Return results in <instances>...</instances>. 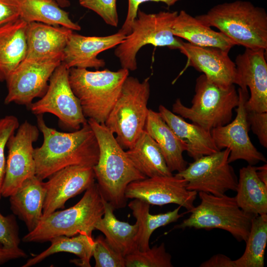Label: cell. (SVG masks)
<instances>
[{"mask_svg":"<svg viewBox=\"0 0 267 267\" xmlns=\"http://www.w3.org/2000/svg\"><path fill=\"white\" fill-rule=\"evenodd\" d=\"M26 257L27 255L26 253L19 247L7 249L0 244V265L12 260L24 258Z\"/></svg>","mask_w":267,"mask_h":267,"instance_id":"cell-42","label":"cell"},{"mask_svg":"<svg viewBox=\"0 0 267 267\" xmlns=\"http://www.w3.org/2000/svg\"><path fill=\"white\" fill-rule=\"evenodd\" d=\"M103 217L96 223L95 229L100 231L110 245L124 257L137 250L138 225L119 221L114 214V208L103 197Z\"/></svg>","mask_w":267,"mask_h":267,"instance_id":"cell-26","label":"cell"},{"mask_svg":"<svg viewBox=\"0 0 267 267\" xmlns=\"http://www.w3.org/2000/svg\"><path fill=\"white\" fill-rule=\"evenodd\" d=\"M196 18L206 26L218 29L235 45L267 50V12L250 1L236 0L219 4Z\"/></svg>","mask_w":267,"mask_h":267,"instance_id":"cell-3","label":"cell"},{"mask_svg":"<svg viewBox=\"0 0 267 267\" xmlns=\"http://www.w3.org/2000/svg\"><path fill=\"white\" fill-rule=\"evenodd\" d=\"M95 179L93 168L89 166H71L54 173L44 182L46 194L42 218L64 208L68 200L87 189Z\"/></svg>","mask_w":267,"mask_h":267,"instance_id":"cell-17","label":"cell"},{"mask_svg":"<svg viewBox=\"0 0 267 267\" xmlns=\"http://www.w3.org/2000/svg\"><path fill=\"white\" fill-rule=\"evenodd\" d=\"M247 118L250 128L258 137L260 144L267 147V112L247 111Z\"/></svg>","mask_w":267,"mask_h":267,"instance_id":"cell-38","label":"cell"},{"mask_svg":"<svg viewBox=\"0 0 267 267\" xmlns=\"http://www.w3.org/2000/svg\"><path fill=\"white\" fill-rule=\"evenodd\" d=\"M235 196L239 207L254 216L267 214V186L258 178L255 166L241 168Z\"/></svg>","mask_w":267,"mask_h":267,"instance_id":"cell-27","label":"cell"},{"mask_svg":"<svg viewBox=\"0 0 267 267\" xmlns=\"http://www.w3.org/2000/svg\"><path fill=\"white\" fill-rule=\"evenodd\" d=\"M45 194L44 182L35 176L24 181L9 197L11 211L25 223L29 232L37 227L43 218Z\"/></svg>","mask_w":267,"mask_h":267,"instance_id":"cell-21","label":"cell"},{"mask_svg":"<svg viewBox=\"0 0 267 267\" xmlns=\"http://www.w3.org/2000/svg\"><path fill=\"white\" fill-rule=\"evenodd\" d=\"M179 50L187 59L185 68L193 67L210 82L222 88L236 84V65L229 57L228 52L183 42Z\"/></svg>","mask_w":267,"mask_h":267,"instance_id":"cell-18","label":"cell"},{"mask_svg":"<svg viewBox=\"0 0 267 267\" xmlns=\"http://www.w3.org/2000/svg\"><path fill=\"white\" fill-rule=\"evenodd\" d=\"M24 0H0V27L13 22L20 17Z\"/></svg>","mask_w":267,"mask_h":267,"instance_id":"cell-40","label":"cell"},{"mask_svg":"<svg viewBox=\"0 0 267 267\" xmlns=\"http://www.w3.org/2000/svg\"><path fill=\"white\" fill-rule=\"evenodd\" d=\"M99 148L97 163L92 168L99 190L114 209L127 206L126 189L131 182L146 177L134 166L126 152L104 123L89 119Z\"/></svg>","mask_w":267,"mask_h":267,"instance_id":"cell-2","label":"cell"},{"mask_svg":"<svg viewBox=\"0 0 267 267\" xmlns=\"http://www.w3.org/2000/svg\"><path fill=\"white\" fill-rule=\"evenodd\" d=\"M117 0H79L80 4L98 14L108 25L117 27L119 17Z\"/></svg>","mask_w":267,"mask_h":267,"instance_id":"cell-35","label":"cell"},{"mask_svg":"<svg viewBox=\"0 0 267 267\" xmlns=\"http://www.w3.org/2000/svg\"><path fill=\"white\" fill-rule=\"evenodd\" d=\"M266 51L246 48L235 59L236 85L243 90H248V88L250 90V95L245 104L247 111L267 112Z\"/></svg>","mask_w":267,"mask_h":267,"instance_id":"cell-16","label":"cell"},{"mask_svg":"<svg viewBox=\"0 0 267 267\" xmlns=\"http://www.w3.org/2000/svg\"><path fill=\"white\" fill-rule=\"evenodd\" d=\"M104 213L103 196L94 182L75 205L65 210H56L42 218L34 230L24 236L22 241L42 243L58 236L79 234L92 237L95 226Z\"/></svg>","mask_w":267,"mask_h":267,"instance_id":"cell-4","label":"cell"},{"mask_svg":"<svg viewBox=\"0 0 267 267\" xmlns=\"http://www.w3.org/2000/svg\"><path fill=\"white\" fill-rule=\"evenodd\" d=\"M239 102L235 109L236 116L232 121L211 131L215 144L219 150L228 148L229 163L243 160L249 165H254L260 162H266L265 156L255 147L249 135L250 126L247 118L245 107L249 98L248 90L238 89Z\"/></svg>","mask_w":267,"mask_h":267,"instance_id":"cell-14","label":"cell"},{"mask_svg":"<svg viewBox=\"0 0 267 267\" xmlns=\"http://www.w3.org/2000/svg\"><path fill=\"white\" fill-rule=\"evenodd\" d=\"M136 219L138 225L136 243L140 251L150 248L149 239L153 231L158 228L176 222L184 214H179L180 206L165 213L152 215L149 212L150 204L138 199H134L128 204Z\"/></svg>","mask_w":267,"mask_h":267,"instance_id":"cell-29","label":"cell"},{"mask_svg":"<svg viewBox=\"0 0 267 267\" xmlns=\"http://www.w3.org/2000/svg\"><path fill=\"white\" fill-rule=\"evenodd\" d=\"M228 148L203 156L196 160L176 176L187 182L189 190L203 192L221 196L229 190L235 191L238 178L228 159Z\"/></svg>","mask_w":267,"mask_h":267,"instance_id":"cell-12","label":"cell"},{"mask_svg":"<svg viewBox=\"0 0 267 267\" xmlns=\"http://www.w3.org/2000/svg\"><path fill=\"white\" fill-rule=\"evenodd\" d=\"M200 203L186 213L189 217L174 228L221 229L230 233L238 241L246 242L255 216L238 206L235 197L224 194L215 196L199 192Z\"/></svg>","mask_w":267,"mask_h":267,"instance_id":"cell-9","label":"cell"},{"mask_svg":"<svg viewBox=\"0 0 267 267\" xmlns=\"http://www.w3.org/2000/svg\"><path fill=\"white\" fill-rule=\"evenodd\" d=\"M69 74V69L62 62L50 77L45 94L29 107L36 115L44 113L55 115L62 126L74 131L79 130L88 120L72 89Z\"/></svg>","mask_w":267,"mask_h":267,"instance_id":"cell-11","label":"cell"},{"mask_svg":"<svg viewBox=\"0 0 267 267\" xmlns=\"http://www.w3.org/2000/svg\"><path fill=\"white\" fill-rule=\"evenodd\" d=\"M126 152L134 166L146 178L173 175L158 145L145 130Z\"/></svg>","mask_w":267,"mask_h":267,"instance_id":"cell-28","label":"cell"},{"mask_svg":"<svg viewBox=\"0 0 267 267\" xmlns=\"http://www.w3.org/2000/svg\"><path fill=\"white\" fill-rule=\"evenodd\" d=\"M49 241L50 246L39 254L29 259L22 267L35 265L48 256L59 252H67L76 255L79 259L71 262L81 267H90L94 240L92 237L82 234L73 236H58Z\"/></svg>","mask_w":267,"mask_h":267,"instance_id":"cell-30","label":"cell"},{"mask_svg":"<svg viewBox=\"0 0 267 267\" xmlns=\"http://www.w3.org/2000/svg\"><path fill=\"white\" fill-rule=\"evenodd\" d=\"M158 109L162 118L185 143L188 156L194 160L220 150L215 144L211 132L194 123L186 122L163 105H160Z\"/></svg>","mask_w":267,"mask_h":267,"instance_id":"cell-20","label":"cell"},{"mask_svg":"<svg viewBox=\"0 0 267 267\" xmlns=\"http://www.w3.org/2000/svg\"><path fill=\"white\" fill-rule=\"evenodd\" d=\"M19 125L18 118L13 115H7L0 119V199L6 166L5 148L8 139L15 133Z\"/></svg>","mask_w":267,"mask_h":267,"instance_id":"cell-36","label":"cell"},{"mask_svg":"<svg viewBox=\"0 0 267 267\" xmlns=\"http://www.w3.org/2000/svg\"><path fill=\"white\" fill-rule=\"evenodd\" d=\"M200 267H236L234 261L222 254L213 256L199 266Z\"/></svg>","mask_w":267,"mask_h":267,"instance_id":"cell-41","label":"cell"},{"mask_svg":"<svg viewBox=\"0 0 267 267\" xmlns=\"http://www.w3.org/2000/svg\"><path fill=\"white\" fill-rule=\"evenodd\" d=\"M144 130L158 145L170 171L180 172L187 162L183 152L186 151L185 143L174 133L158 112L149 109Z\"/></svg>","mask_w":267,"mask_h":267,"instance_id":"cell-22","label":"cell"},{"mask_svg":"<svg viewBox=\"0 0 267 267\" xmlns=\"http://www.w3.org/2000/svg\"><path fill=\"white\" fill-rule=\"evenodd\" d=\"M92 256L95 267H125V257L116 251L102 235L94 240Z\"/></svg>","mask_w":267,"mask_h":267,"instance_id":"cell-34","label":"cell"},{"mask_svg":"<svg viewBox=\"0 0 267 267\" xmlns=\"http://www.w3.org/2000/svg\"><path fill=\"white\" fill-rule=\"evenodd\" d=\"M238 102L239 94L234 85L227 88L220 87L202 74L196 79L191 107L184 105L178 98L172 111L211 132L231 121L232 111Z\"/></svg>","mask_w":267,"mask_h":267,"instance_id":"cell-6","label":"cell"},{"mask_svg":"<svg viewBox=\"0 0 267 267\" xmlns=\"http://www.w3.org/2000/svg\"><path fill=\"white\" fill-rule=\"evenodd\" d=\"M267 242V214L254 216L243 255L234 260L236 267H263Z\"/></svg>","mask_w":267,"mask_h":267,"instance_id":"cell-32","label":"cell"},{"mask_svg":"<svg viewBox=\"0 0 267 267\" xmlns=\"http://www.w3.org/2000/svg\"><path fill=\"white\" fill-rule=\"evenodd\" d=\"M171 255L165 244L156 245L151 248L137 250L125 257L126 267H173Z\"/></svg>","mask_w":267,"mask_h":267,"instance_id":"cell-33","label":"cell"},{"mask_svg":"<svg viewBox=\"0 0 267 267\" xmlns=\"http://www.w3.org/2000/svg\"><path fill=\"white\" fill-rule=\"evenodd\" d=\"M37 123L44 137L43 144L34 151L36 176L39 178L43 180L68 166L93 167L96 165L98 145L88 122L79 130L69 133L48 127L43 115H37Z\"/></svg>","mask_w":267,"mask_h":267,"instance_id":"cell-1","label":"cell"},{"mask_svg":"<svg viewBox=\"0 0 267 267\" xmlns=\"http://www.w3.org/2000/svg\"><path fill=\"white\" fill-rule=\"evenodd\" d=\"M20 239L18 226L13 215L3 216L0 213V244L7 249L19 247Z\"/></svg>","mask_w":267,"mask_h":267,"instance_id":"cell-37","label":"cell"},{"mask_svg":"<svg viewBox=\"0 0 267 267\" xmlns=\"http://www.w3.org/2000/svg\"><path fill=\"white\" fill-rule=\"evenodd\" d=\"M63 53L25 59L6 79L7 93L4 103L29 106L37 98H41L48 88L49 79L62 63Z\"/></svg>","mask_w":267,"mask_h":267,"instance_id":"cell-10","label":"cell"},{"mask_svg":"<svg viewBox=\"0 0 267 267\" xmlns=\"http://www.w3.org/2000/svg\"><path fill=\"white\" fill-rule=\"evenodd\" d=\"M187 183L185 179L175 175L146 178L129 184L125 197L152 205L176 204L188 211L194 207L197 192L187 189Z\"/></svg>","mask_w":267,"mask_h":267,"instance_id":"cell-15","label":"cell"},{"mask_svg":"<svg viewBox=\"0 0 267 267\" xmlns=\"http://www.w3.org/2000/svg\"><path fill=\"white\" fill-rule=\"evenodd\" d=\"M62 8H64L70 6L69 0H54Z\"/></svg>","mask_w":267,"mask_h":267,"instance_id":"cell-44","label":"cell"},{"mask_svg":"<svg viewBox=\"0 0 267 267\" xmlns=\"http://www.w3.org/2000/svg\"><path fill=\"white\" fill-rule=\"evenodd\" d=\"M129 73V70L122 68L116 71L69 69L70 85L86 118L104 123Z\"/></svg>","mask_w":267,"mask_h":267,"instance_id":"cell-5","label":"cell"},{"mask_svg":"<svg viewBox=\"0 0 267 267\" xmlns=\"http://www.w3.org/2000/svg\"><path fill=\"white\" fill-rule=\"evenodd\" d=\"M126 36L119 32L107 36H84L73 33L63 51L62 63L68 69H99L105 65L97 57L101 52L117 46Z\"/></svg>","mask_w":267,"mask_h":267,"instance_id":"cell-19","label":"cell"},{"mask_svg":"<svg viewBox=\"0 0 267 267\" xmlns=\"http://www.w3.org/2000/svg\"><path fill=\"white\" fill-rule=\"evenodd\" d=\"M178 14V11H164L147 13L138 9L131 33L126 36L114 51L122 68L135 70L136 54L146 44L179 50L183 41L172 31V25Z\"/></svg>","mask_w":267,"mask_h":267,"instance_id":"cell-8","label":"cell"},{"mask_svg":"<svg viewBox=\"0 0 267 267\" xmlns=\"http://www.w3.org/2000/svg\"><path fill=\"white\" fill-rule=\"evenodd\" d=\"M39 134L38 127L26 120L8 139L2 196L9 197L24 181L36 176L33 143L38 140Z\"/></svg>","mask_w":267,"mask_h":267,"instance_id":"cell-13","label":"cell"},{"mask_svg":"<svg viewBox=\"0 0 267 267\" xmlns=\"http://www.w3.org/2000/svg\"><path fill=\"white\" fill-rule=\"evenodd\" d=\"M73 32L63 26H54L37 22L27 23L25 58H40L63 53Z\"/></svg>","mask_w":267,"mask_h":267,"instance_id":"cell-23","label":"cell"},{"mask_svg":"<svg viewBox=\"0 0 267 267\" xmlns=\"http://www.w3.org/2000/svg\"><path fill=\"white\" fill-rule=\"evenodd\" d=\"M181 0H128V9L125 22L118 32L127 36L131 33L133 23L136 17L139 6L142 3L152 1L162 2L168 7L174 5Z\"/></svg>","mask_w":267,"mask_h":267,"instance_id":"cell-39","label":"cell"},{"mask_svg":"<svg viewBox=\"0 0 267 267\" xmlns=\"http://www.w3.org/2000/svg\"><path fill=\"white\" fill-rule=\"evenodd\" d=\"M172 31L175 36L198 46L215 47L229 52L236 45L222 33L213 30L183 10L174 19Z\"/></svg>","mask_w":267,"mask_h":267,"instance_id":"cell-24","label":"cell"},{"mask_svg":"<svg viewBox=\"0 0 267 267\" xmlns=\"http://www.w3.org/2000/svg\"><path fill=\"white\" fill-rule=\"evenodd\" d=\"M20 18L27 23L37 22L63 26L72 31H80L81 29L78 24L70 19L69 13L54 0H24Z\"/></svg>","mask_w":267,"mask_h":267,"instance_id":"cell-31","label":"cell"},{"mask_svg":"<svg viewBox=\"0 0 267 267\" xmlns=\"http://www.w3.org/2000/svg\"><path fill=\"white\" fill-rule=\"evenodd\" d=\"M27 23L21 18L0 27V82L5 81L25 59Z\"/></svg>","mask_w":267,"mask_h":267,"instance_id":"cell-25","label":"cell"},{"mask_svg":"<svg viewBox=\"0 0 267 267\" xmlns=\"http://www.w3.org/2000/svg\"><path fill=\"white\" fill-rule=\"evenodd\" d=\"M257 175L259 179L267 186V164L262 166L256 167Z\"/></svg>","mask_w":267,"mask_h":267,"instance_id":"cell-43","label":"cell"},{"mask_svg":"<svg viewBox=\"0 0 267 267\" xmlns=\"http://www.w3.org/2000/svg\"><path fill=\"white\" fill-rule=\"evenodd\" d=\"M149 79L148 77L140 82L129 76L104 122L116 134V140L123 148L132 147L144 130L149 110Z\"/></svg>","mask_w":267,"mask_h":267,"instance_id":"cell-7","label":"cell"}]
</instances>
